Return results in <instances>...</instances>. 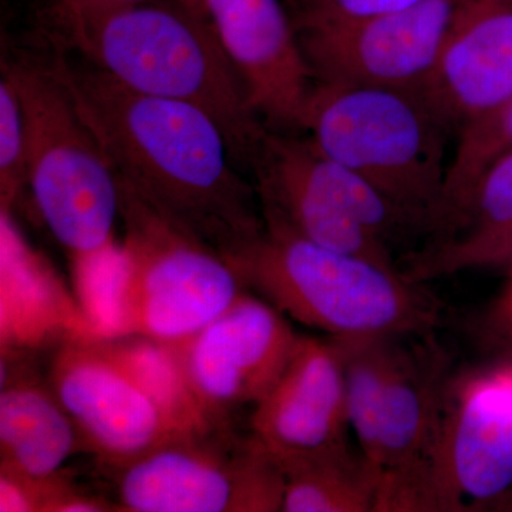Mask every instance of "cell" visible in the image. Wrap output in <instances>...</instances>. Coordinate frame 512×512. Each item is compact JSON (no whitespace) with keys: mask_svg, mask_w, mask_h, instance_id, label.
Returning <instances> with one entry per match:
<instances>
[{"mask_svg":"<svg viewBox=\"0 0 512 512\" xmlns=\"http://www.w3.org/2000/svg\"><path fill=\"white\" fill-rule=\"evenodd\" d=\"M50 56L120 180L222 255L262 234L254 184L207 111L128 89L79 57Z\"/></svg>","mask_w":512,"mask_h":512,"instance_id":"1","label":"cell"},{"mask_svg":"<svg viewBox=\"0 0 512 512\" xmlns=\"http://www.w3.org/2000/svg\"><path fill=\"white\" fill-rule=\"evenodd\" d=\"M43 36L128 89L184 101L220 124L235 163L248 170L268 130L201 0H148L97 8L52 0L40 13Z\"/></svg>","mask_w":512,"mask_h":512,"instance_id":"2","label":"cell"},{"mask_svg":"<svg viewBox=\"0 0 512 512\" xmlns=\"http://www.w3.org/2000/svg\"><path fill=\"white\" fill-rule=\"evenodd\" d=\"M2 74L22 106L33 207L77 281L119 252V178L52 56L3 57Z\"/></svg>","mask_w":512,"mask_h":512,"instance_id":"3","label":"cell"},{"mask_svg":"<svg viewBox=\"0 0 512 512\" xmlns=\"http://www.w3.org/2000/svg\"><path fill=\"white\" fill-rule=\"evenodd\" d=\"M242 284L279 312L330 338L429 335L440 306L403 269L335 251L265 225L224 255Z\"/></svg>","mask_w":512,"mask_h":512,"instance_id":"4","label":"cell"},{"mask_svg":"<svg viewBox=\"0 0 512 512\" xmlns=\"http://www.w3.org/2000/svg\"><path fill=\"white\" fill-rule=\"evenodd\" d=\"M451 128L419 93L315 83L301 133L369 181L416 235L443 228Z\"/></svg>","mask_w":512,"mask_h":512,"instance_id":"5","label":"cell"},{"mask_svg":"<svg viewBox=\"0 0 512 512\" xmlns=\"http://www.w3.org/2000/svg\"><path fill=\"white\" fill-rule=\"evenodd\" d=\"M119 178V177H117ZM124 238L110 338L175 343L227 311L248 289L227 258L120 180Z\"/></svg>","mask_w":512,"mask_h":512,"instance_id":"6","label":"cell"},{"mask_svg":"<svg viewBox=\"0 0 512 512\" xmlns=\"http://www.w3.org/2000/svg\"><path fill=\"white\" fill-rule=\"evenodd\" d=\"M121 512H282L284 473L251 434H181L110 468Z\"/></svg>","mask_w":512,"mask_h":512,"instance_id":"7","label":"cell"},{"mask_svg":"<svg viewBox=\"0 0 512 512\" xmlns=\"http://www.w3.org/2000/svg\"><path fill=\"white\" fill-rule=\"evenodd\" d=\"M434 511L512 505V357L448 379Z\"/></svg>","mask_w":512,"mask_h":512,"instance_id":"8","label":"cell"},{"mask_svg":"<svg viewBox=\"0 0 512 512\" xmlns=\"http://www.w3.org/2000/svg\"><path fill=\"white\" fill-rule=\"evenodd\" d=\"M394 343L379 421V501L376 512L434 511L433 476L439 447L447 357L430 342Z\"/></svg>","mask_w":512,"mask_h":512,"instance_id":"9","label":"cell"},{"mask_svg":"<svg viewBox=\"0 0 512 512\" xmlns=\"http://www.w3.org/2000/svg\"><path fill=\"white\" fill-rule=\"evenodd\" d=\"M461 0L413 5L298 37L315 83L419 93L436 69Z\"/></svg>","mask_w":512,"mask_h":512,"instance_id":"10","label":"cell"},{"mask_svg":"<svg viewBox=\"0 0 512 512\" xmlns=\"http://www.w3.org/2000/svg\"><path fill=\"white\" fill-rule=\"evenodd\" d=\"M299 339L284 313L247 291L190 338L168 345L205 412L232 424L235 410L255 406L274 386Z\"/></svg>","mask_w":512,"mask_h":512,"instance_id":"11","label":"cell"},{"mask_svg":"<svg viewBox=\"0 0 512 512\" xmlns=\"http://www.w3.org/2000/svg\"><path fill=\"white\" fill-rule=\"evenodd\" d=\"M49 384L79 431L83 450L123 466L183 433L121 365L103 339L60 343Z\"/></svg>","mask_w":512,"mask_h":512,"instance_id":"12","label":"cell"},{"mask_svg":"<svg viewBox=\"0 0 512 512\" xmlns=\"http://www.w3.org/2000/svg\"><path fill=\"white\" fill-rule=\"evenodd\" d=\"M212 28L271 130L301 133L315 80L282 0H201Z\"/></svg>","mask_w":512,"mask_h":512,"instance_id":"13","label":"cell"},{"mask_svg":"<svg viewBox=\"0 0 512 512\" xmlns=\"http://www.w3.org/2000/svg\"><path fill=\"white\" fill-rule=\"evenodd\" d=\"M345 353L338 339L301 336L254 406L249 434L278 464L349 443Z\"/></svg>","mask_w":512,"mask_h":512,"instance_id":"14","label":"cell"},{"mask_svg":"<svg viewBox=\"0 0 512 512\" xmlns=\"http://www.w3.org/2000/svg\"><path fill=\"white\" fill-rule=\"evenodd\" d=\"M419 94L454 131L511 96L512 0H461Z\"/></svg>","mask_w":512,"mask_h":512,"instance_id":"15","label":"cell"},{"mask_svg":"<svg viewBox=\"0 0 512 512\" xmlns=\"http://www.w3.org/2000/svg\"><path fill=\"white\" fill-rule=\"evenodd\" d=\"M2 214L0 342L2 349L36 350L50 342L103 338L77 296L20 237Z\"/></svg>","mask_w":512,"mask_h":512,"instance_id":"16","label":"cell"},{"mask_svg":"<svg viewBox=\"0 0 512 512\" xmlns=\"http://www.w3.org/2000/svg\"><path fill=\"white\" fill-rule=\"evenodd\" d=\"M29 350L2 349L0 468L46 477L82 450L79 431L29 362Z\"/></svg>","mask_w":512,"mask_h":512,"instance_id":"17","label":"cell"},{"mask_svg":"<svg viewBox=\"0 0 512 512\" xmlns=\"http://www.w3.org/2000/svg\"><path fill=\"white\" fill-rule=\"evenodd\" d=\"M512 264V154L478 183L453 231L410 256L404 275L429 281L470 268Z\"/></svg>","mask_w":512,"mask_h":512,"instance_id":"18","label":"cell"},{"mask_svg":"<svg viewBox=\"0 0 512 512\" xmlns=\"http://www.w3.org/2000/svg\"><path fill=\"white\" fill-rule=\"evenodd\" d=\"M279 467L284 473L282 512H376L379 478L349 443Z\"/></svg>","mask_w":512,"mask_h":512,"instance_id":"19","label":"cell"},{"mask_svg":"<svg viewBox=\"0 0 512 512\" xmlns=\"http://www.w3.org/2000/svg\"><path fill=\"white\" fill-rule=\"evenodd\" d=\"M101 339L183 433L228 426L205 412L168 343L137 335Z\"/></svg>","mask_w":512,"mask_h":512,"instance_id":"20","label":"cell"},{"mask_svg":"<svg viewBox=\"0 0 512 512\" xmlns=\"http://www.w3.org/2000/svg\"><path fill=\"white\" fill-rule=\"evenodd\" d=\"M457 134L444 188L443 228L434 241L447 237L456 227L484 174L501 158L512 154V94L467 121Z\"/></svg>","mask_w":512,"mask_h":512,"instance_id":"21","label":"cell"},{"mask_svg":"<svg viewBox=\"0 0 512 512\" xmlns=\"http://www.w3.org/2000/svg\"><path fill=\"white\" fill-rule=\"evenodd\" d=\"M28 191L26 133L22 106L8 77H0V208L12 214Z\"/></svg>","mask_w":512,"mask_h":512,"instance_id":"22","label":"cell"},{"mask_svg":"<svg viewBox=\"0 0 512 512\" xmlns=\"http://www.w3.org/2000/svg\"><path fill=\"white\" fill-rule=\"evenodd\" d=\"M417 0H285L296 35L377 18Z\"/></svg>","mask_w":512,"mask_h":512,"instance_id":"23","label":"cell"},{"mask_svg":"<svg viewBox=\"0 0 512 512\" xmlns=\"http://www.w3.org/2000/svg\"><path fill=\"white\" fill-rule=\"evenodd\" d=\"M69 480L63 470L52 476L35 477L0 468V511L50 512Z\"/></svg>","mask_w":512,"mask_h":512,"instance_id":"24","label":"cell"},{"mask_svg":"<svg viewBox=\"0 0 512 512\" xmlns=\"http://www.w3.org/2000/svg\"><path fill=\"white\" fill-rule=\"evenodd\" d=\"M495 319L498 325L501 326L512 338V269L510 279L505 285L500 299H498L497 306H495Z\"/></svg>","mask_w":512,"mask_h":512,"instance_id":"25","label":"cell"},{"mask_svg":"<svg viewBox=\"0 0 512 512\" xmlns=\"http://www.w3.org/2000/svg\"><path fill=\"white\" fill-rule=\"evenodd\" d=\"M82 5L97 6V8H121V6L137 5L148 0H72Z\"/></svg>","mask_w":512,"mask_h":512,"instance_id":"26","label":"cell"}]
</instances>
